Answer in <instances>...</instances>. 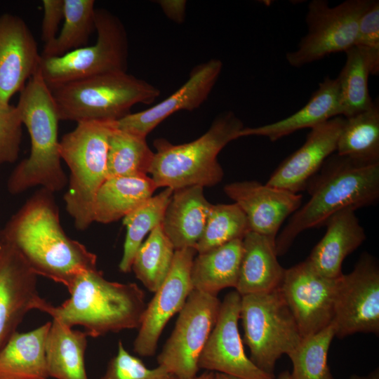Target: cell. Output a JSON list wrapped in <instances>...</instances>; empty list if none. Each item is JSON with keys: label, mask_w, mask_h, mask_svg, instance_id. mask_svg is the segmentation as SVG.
<instances>
[{"label": "cell", "mask_w": 379, "mask_h": 379, "mask_svg": "<svg viewBox=\"0 0 379 379\" xmlns=\"http://www.w3.org/2000/svg\"><path fill=\"white\" fill-rule=\"evenodd\" d=\"M54 194L40 187L1 229L0 238L17 248L37 276L68 290L79 274L97 268V256L65 232Z\"/></svg>", "instance_id": "obj_1"}, {"label": "cell", "mask_w": 379, "mask_h": 379, "mask_svg": "<svg viewBox=\"0 0 379 379\" xmlns=\"http://www.w3.org/2000/svg\"><path fill=\"white\" fill-rule=\"evenodd\" d=\"M306 189L309 200L291 215L276 237L277 255L285 254L302 232L324 226L338 211L376 204L379 199V164H361L333 154Z\"/></svg>", "instance_id": "obj_2"}, {"label": "cell", "mask_w": 379, "mask_h": 379, "mask_svg": "<svg viewBox=\"0 0 379 379\" xmlns=\"http://www.w3.org/2000/svg\"><path fill=\"white\" fill-rule=\"evenodd\" d=\"M68 291L70 297L60 305L44 300L39 310L69 326H83L93 338L138 328L147 305L135 283L108 281L98 268L79 274Z\"/></svg>", "instance_id": "obj_3"}, {"label": "cell", "mask_w": 379, "mask_h": 379, "mask_svg": "<svg viewBox=\"0 0 379 379\" xmlns=\"http://www.w3.org/2000/svg\"><path fill=\"white\" fill-rule=\"evenodd\" d=\"M16 105L30 138V154L13 169L7 181L12 195L39 186L53 193L68 183L59 154L58 117L51 90L36 72L20 92Z\"/></svg>", "instance_id": "obj_4"}, {"label": "cell", "mask_w": 379, "mask_h": 379, "mask_svg": "<svg viewBox=\"0 0 379 379\" xmlns=\"http://www.w3.org/2000/svg\"><path fill=\"white\" fill-rule=\"evenodd\" d=\"M244 128L232 111L216 117L208 130L194 141L173 145L159 138L154 140L149 173L157 187L173 190L191 186L212 187L222 179L224 172L218 161L220 152L231 141L239 138Z\"/></svg>", "instance_id": "obj_5"}, {"label": "cell", "mask_w": 379, "mask_h": 379, "mask_svg": "<svg viewBox=\"0 0 379 379\" xmlns=\"http://www.w3.org/2000/svg\"><path fill=\"white\" fill-rule=\"evenodd\" d=\"M116 121H88L59 142V154L69 170L67 190L63 200L77 230H87L93 221L96 193L107 178L109 138Z\"/></svg>", "instance_id": "obj_6"}, {"label": "cell", "mask_w": 379, "mask_h": 379, "mask_svg": "<svg viewBox=\"0 0 379 379\" xmlns=\"http://www.w3.org/2000/svg\"><path fill=\"white\" fill-rule=\"evenodd\" d=\"M60 121H116L138 103L151 104L160 91L127 72L78 80L51 89Z\"/></svg>", "instance_id": "obj_7"}, {"label": "cell", "mask_w": 379, "mask_h": 379, "mask_svg": "<svg viewBox=\"0 0 379 379\" xmlns=\"http://www.w3.org/2000/svg\"><path fill=\"white\" fill-rule=\"evenodd\" d=\"M95 27L93 45L58 57L41 55L37 72L50 90L101 74L127 72L128 41L121 20L105 8H96Z\"/></svg>", "instance_id": "obj_8"}, {"label": "cell", "mask_w": 379, "mask_h": 379, "mask_svg": "<svg viewBox=\"0 0 379 379\" xmlns=\"http://www.w3.org/2000/svg\"><path fill=\"white\" fill-rule=\"evenodd\" d=\"M240 319L250 359L262 371L274 375L277 360L302 339L280 287L242 295Z\"/></svg>", "instance_id": "obj_9"}, {"label": "cell", "mask_w": 379, "mask_h": 379, "mask_svg": "<svg viewBox=\"0 0 379 379\" xmlns=\"http://www.w3.org/2000/svg\"><path fill=\"white\" fill-rule=\"evenodd\" d=\"M372 1L347 0L333 7L326 0L310 1L306 15L307 33L296 50L286 53L288 63L300 67L353 47L360 18Z\"/></svg>", "instance_id": "obj_10"}, {"label": "cell", "mask_w": 379, "mask_h": 379, "mask_svg": "<svg viewBox=\"0 0 379 379\" xmlns=\"http://www.w3.org/2000/svg\"><path fill=\"white\" fill-rule=\"evenodd\" d=\"M220 305L217 295L193 289L157 357L159 366L178 379L196 376L200 355L215 324Z\"/></svg>", "instance_id": "obj_11"}, {"label": "cell", "mask_w": 379, "mask_h": 379, "mask_svg": "<svg viewBox=\"0 0 379 379\" xmlns=\"http://www.w3.org/2000/svg\"><path fill=\"white\" fill-rule=\"evenodd\" d=\"M333 319L335 336L379 332V268L364 253L354 269L337 279Z\"/></svg>", "instance_id": "obj_12"}, {"label": "cell", "mask_w": 379, "mask_h": 379, "mask_svg": "<svg viewBox=\"0 0 379 379\" xmlns=\"http://www.w3.org/2000/svg\"><path fill=\"white\" fill-rule=\"evenodd\" d=\"M337 279L323 276L307 260L285 270L280 288L301 338L332 323Z\"/></svg>", "instance_id": "obj_13"}, {"label": "cell", "mask_w": 379, "mask_h": 379, "mask_svg": "<svg viewBox=\"0 0 379 379\" xmlns=\"http://www.w3.org/2000/svg\"><path fill=\"white\" fill-rule=\"evenodd\" d=\"M197 251L194 248L175 250L170 271L146 305L133 350L141 357L153 356L166 324L179 313L193 290L191 270Z\"/></svg>", "instance_id": "obj_14"}, {"label": "cell", "mask_w": 379, "mask_h": 379, "mask_svg": "<svg viewBox=\"0 0 379 379\" xmlns=\"http://www.w3.org/2000/svg\"><path fill=\"white\" fill-rule=\"evenodd\" d=\"M241 299L235 290L221 302L217 321L199 357V369L241 379H275L246 354L238 328Z\"/></svg>", "instance_id": "obj_15"}, {"label": "cell", "mask_w": 379, "mask_h": 379, "mask_svg": "<svg viewBox=\"0 0 379 379\" xmlns=\"http://www.w3.org/2000/svg\"><path fill=\"white\" fill-rule=\"evenodd\" d=\"M37 277L17 248L0 238V351L27 313L39 310L45 300Z\"/></svg>", "instance_id": "obj_16"}, {"label": "cell", "mask_w": 379, "mask_h": 379, "mask_svg": "<svg viewBox=\"0 0 379 379\" xmlns=\"http://www.w3.org/2000/svg\"><path fill=\"white\" fill-rule=\"evenodd\" d=\"M223 190L243 211L251 231L275 240L282 223L302 200L301 194L255 180L228 183Z\"/></svg>", "instance_id": "obj_17"}, {"label": "cell", "mask_w": 379, "mask_h": 379, "mask_svg": "<svg viewBox=\"0 0 379 379\" xmlns=\"http://www.w3.org/2000/svg\"><path fill=\"white\" fill-rule=\"evenodd\" d=\"M222 68L221 60L215 58L198 65L190 72L188 80L175 93L149 109L130 113L116 121L117 128L146 138L172 114L198 108L207 99Z\"/></svg>", "instance_id": "obj_18"}, {"label": "cell", "mask_w": 379, "mask_h": 379, "mask_svg": "<svg viewBox=\"0 0 379 379\" xmlns=\"http://www.w3.org/2000/svg\"><path fill=\"white\" fill-rule=\"evenodd\" d=\"M37 44L26 22L18 15H0V102L8 104L36 72Z\"/></svg>", "instance_id": "obj_19"}, {"label": "cell", "mask_w": 379, "mask_h": 379, "mask_svg": "<svg viewBox=\"0 0 379 379\" xmlns=\"http://www.w3.org/2000/svg\"><path fill=\"white\" fill-rule=\"evenodd\" d=\"M345 121L339 116L311 128L305 143L277 166L266 184L293 193L306 190L310 180L336 151Z\"/></svg>", "instance_id": "obj_20"}, {"label": "cell", "mask_w": 379, "mask_h": 379, "mask_svg": "<svg viewBox=\"0 0 379 379\" xmlns=\"http://www.w3.org/2000/svg\"><path fill=\"white\" fill-rule=\"evenodd\" d=\"M355 211L345 208L331 215L324 225V236L306 259L323 276L331 279L340 277L345 258L366 239Z\"/></svg>", "instance_id": "obj_21"}, {"label": "cell", "mask_w": 379, "mask_h": 379, "mask_svg": "<svg viewBox=\"0 0 379 379\" xmlns=\"http://www.w3.org/2000/svg\"><path fill=\"white\" fill-rule=\"evenodd\" d=\"M339 116H341V107L338 82L337 79L326 77L319 83L309 101L295 113L266 125L244 127L239 133V138L264 136L274 142L297 131L311 129Z\"/></svg>", "instance_id": "obj_22"}, {"label": "cell", "mask_w": 379, "mask_h": 379, "mask_svg": "<svg viewBox=\"0 0 379 379\" xmlns=\"http://www.w3.org/2000/svg\"><path fill=\"white\" fill-rule=\"evenodd\" d=\"M242 243L236 291L242 296L267 293L279 288L286 269L277 260L275 239L249 231Z\"/></svg>", "instance_id": "obj_23"}, {"label": "cell", "mask_w": 379, "mask_h": 379, "mask_svg": "<svg viewBox=\"0 0 379 379\" xmlns=\"http://www.w3.org/2000/svg\"><path fill=\"white\" fill-rule=\"evenodd\" d=\"M211 205L204 196L203 187L173 190L161 225L175 250L195 248L204 232Z\"/></svg>", "instance_id": "obj_24"}, {"label": "cell", "mask_w": 379, "mask_h": 379, "mask_svg": "<svg viewBox=\"0 0 379 379\" xmlns=\"http://www.w3.org/2000/svg\"><path fill=\"white\" fill-rule=\"evenodd\" d=\"M51 321L16 332L0 351V379H48L45 346Z\"/></svg>", "instance_id": "obj_25"}, {"label": "cell", "mask_w": 379, "mask_h": 379, "mask_svg": "<svg viewBox=\"0 0 379 379\" xmlns=\"http://www.w3.org/2000/svg\"><path fill=\"white\" fill-rule=\"evenodd\" d=\"M156 189L147 175L107 178L95 197L94 222L108 224L124 218L150 198Z\"/></svg>", "instance_id": "obj_26"}, {"label": "cell", "mask_w": 379, "mask_h": 379, "mask_svg": "<svg viewBox=\"0 0 379 379\" xmlns=\"http://www.w3.org/2000/svg\"><path fill=\"white\" fill-rule=\"evenodd\" d=\"M88 335L53 319L45 346L48 377L55 379H88L84 355Z\"/></svg>", "instance_id": "obj_27"}, {"label": "cell", "mask_w": 379, "mask_h": 379, "mask_svg": "<svg viewBox=\"0 0 379 379\" xmlns=\"http://www.w3.org/2000/svg\"><path fill=\"white\" fill-rule=\"evenodd\" d=\"M243 253L242 239H237L195 256L191 270L194 290L218 295L237 284Z\"/></svg>", "instance_id": "obj_28"}, {"label": "cell", "mask_w": 379, "mask_h": 379, "mask_svg": "<svg viewBox=\"0 0 379 379\" xmlns=\"http://www.w3.org/2000/svg\"><path fill=\"white\" fill-rule=\"evenodd\" d=\"M336 154L366 165L379 164V107L345 118L339 135Z\"/></svg>", "instance_id": "obj_29"}, {"label": "cell", "mask_w": 379, "mask_h": 379, "mask_svg": "<svg viewBox=\"0 0 379 379\" xmlns=\"http://www.w3.org/2000/svg\"><path fill=\"white\" fill-rule=\"evenodd\" d=\"M173 192L172 189L166 187L158 194L152 196L123 218L126 233L123 255L119 265L121 272L128 273L131 271L135 255L145 237L162 223Z\"/></svg>", "instance_id": "obj_30"}, {"label": "cell", "mask_w": 379, "mask_h": 379, "mask_svg": "<svg viewBox=\"0 0 379 379\" xmlns=\"http://www.w3.org/2000/svg\"><path fill=\"white\" fill-rule=\"evenodd\" d=\"M154 154L146 138L120 130L115 123L109 138L107 178L147 175Z\"/></svg>", "instance_id": "obj_31"}, {"label": "cell", "mask_w": 379, "mask_h": 379, "mask_svg": "<svg viewBox=\"0 0 379 379\" xmlns=\"http://www.w3.org/2000/svg\"><path fill=\"white\" fill-rule=\"evenodd\" d=\"M175 251L161 224L159 225L138 249L131 270L145 287L155 293L170 271Z\"/></svg>", "instance_id": "obj_32"}, {"label": "cell", "mask_w": 379, "mask_h": 379, "mask_svg": "<svg viewBox=\"0 0 379 379\" xmlns=\"http://www.w3.org/2000/svg\"><path fill=\"white\" fill-rule=\"evenodd\" d=\"M94 0H64V22L55 39L44 46L43 57H58L84 47L95 30Z\"/></svg>", "instance_id": "obj_33"}, {"label": "cell", "mask_w": 379, "mask_h": 379, "mask_svg": "<svg viewBox=\"0 0 379 379\" xmlns=\"http://www.w3.org/2000/svg\"><path fill=\"white\" fill-rule=\"evenodd\" d=\"M346 61L338 77L341 116L353 117L371 107L368 78L371 69L366 56L356 46L346 52Z\"/></svg>", "instance_id": "obj_34"}, {"label": "cell", "mask_w": 379, "mask_h": 379, "mask_svg": "<svg viewBox=\"0 0 379 379\" xmlns=\"http://www.w3.org/2000/svg\"><path fill=\"white\" fill-rule=\"evenodd\" d=\"M335 328L331 323L321 331L302 338L287 355L293 371L292 379H333L328 364V352Z\"/></svg>", "instance_id": "obj_35"}, {"label": "cell", "mask_w": 379, "mask_h": 379, "mask_svg": "<svg viewBox=\"0 0 379 379\" xmlns=\"http://www.w3.org/2000/svg\"><path fill=\"white\" fill-rule=\"evenodd\" d=\"M249 231L246 215L236 203L212 204L195 250L202 253L232 241L243 239Z\"/></svg>", "instance_id": "obj_36"}, {"label": "cell", "mask_w": 379, "mask_h": 379, "mask_svg": "<svg viewBox=\"0 0 379 379\" xmlns=\"http://www.w3.org/2000/svg\"><path fill=\"white\" fill-rule=\"evenodd\" d=\"M100 379H178L164 367L148 368L142 361L131 355L118 343L117 354L109 361L105 373Z\"/></svg>", "instance_id": "obj_37"}, {"label": "cell", "mask_w": 379, "mask_h": 379, "mask_svg": "<svg viewBox=\"0 0 379 379\" xmlns=\"http://www.w3.org/2000/svg\"><path fill=\"white\" fill-rule=\"evenodd\" d=\"M366 56L371 75L379 72V1L373 0L361 15L354 46Z\"/></svg>", "instance_id": "obj_38"}, {"label": "cell", "mask_w": 379, "mask_h": 379, "mask_svg": "<svg viewBox=\"0 0 379 379\" xmlns=\"http://www.w3.org/2000/svg\"><path fill=\"white\" fill-rule=\"evenodd\" d=\"M22 125L16 106L0 102V166L18 159Z\"/></svg>", "instance_id": "obj_39"}, {"label": "cell", "mask_w": 379, "mask_h": 379, "mask_svg": "<svg viewBox=\"0 0 379 379\" xmlns=\"http://www.w3.org/2000/svg\"><path fill=\"white\" fill-rule=\"evenodd\" d=\"M42 4L41 39L47 46L57 37L59 25L64 18V0H43Z\"/></svg>", "instance_id": "obj_40"}, {"label": "cell", "mask_w": 379, "mask_h": 379, "mask_svg": "<svg viewBox=\"0 0 379 379\" xmlns=\"http://www.w3.org/2000/svg\"><path fill=\"white\" fill-rule=\"evenodd\" d=\"M158 2L170 19L178 23L183 21L186 6L185 1H159Z\"/></svg>", "instance_id": "obj_41"}, {"label": "cell", "mask_w": 379, "mask_h": 379, "mask_svg": "<svg viewBox=\"0 0 379 379\" xmlns=\"http://www.w3.org/2000/svg\"><path fill=\"white\" fill-rule=\"evenodd\" d=\"M214 372H204L199 375H196L190 379H213Z\"/></svg>", "instance_id": "obj_42"}, {"label": "cell", "mask_w": 379, "mask_h": 379, "mask_svg": "<svg viewBox=\"0 0 379 379\" xmlns=\"http://www.w3.org/2000/svg\"><path fill=\"white\" fill-rule=\"evenodd\" d=\"M213 379H241L234 376L220 373H214Z\"/></svg>", "instance_id": "obj_43"}, {"label": "cell", "mask_w": 379, "mask_h": 379, "mask_svg": "<svg viewBox=\"0 0 379 379\" xmlns=\"http://www.w3.org/2000/svg\"><path fill=\"white\" fill-rule=\"evenodd\" d=\"M349 379H378V372L373 373L371 375L368 376H358V375H352Z\"/></svg>", "instance_id": "obj_44"}, {"label": "cell", "mask_w": 379, "mask_h": 379, "mask_svg": "<svg viewBox=\"0 0 379 379\" xmlns=\"http://www.w3.org/2000/svg\"><path fill=\"white\" fill-rule=\"evenodd\" d=\"M276 379H292L291 373L288 371L281 373Z\"/></svg>", "instance_id": "obj_45"}, {"label": "cell", "mask_w": 379, "mask_h": 379, "mask_svg": "<svg viewBox=\"0 0 379 379\" xmlns=\"http://www.w3.org/2000/svg\"><path fill=\"white\" fill-rule=\"evenodd\" d=\"M0 233H1V229H0Z\"/></svg>", "instance_id": "obj_46"}]
</instances>
